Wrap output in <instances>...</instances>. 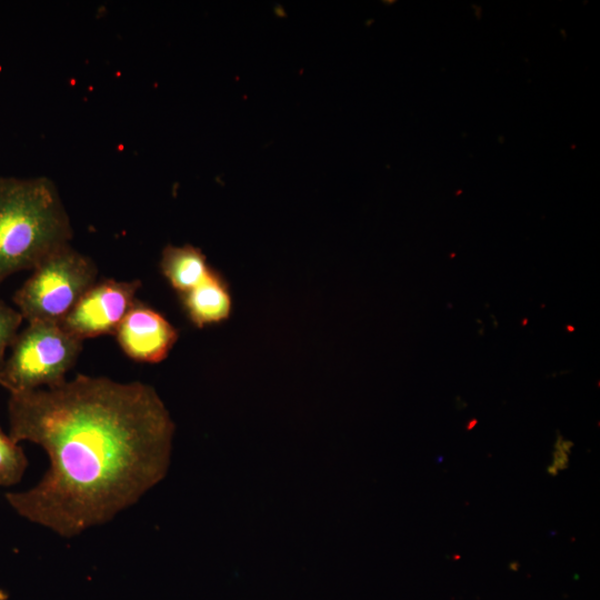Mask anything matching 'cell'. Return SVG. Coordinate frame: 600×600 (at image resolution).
I'll return each mask as SVG.
<instances>
[{
  "instance_id": "cell-1",
  "label": "cell",
  "mask_w": 600,
  "mask_h": 600,
  "mask_svg": "<svg viewBox=\"0 0 600 600\" xmlns=\"http://www.w3.org/2000/svg\"><path fill=\"white\" fill-rule=\"evenodd\" d=\"M9 436L40 446L49 468L4 494L22 518L63 538L104 524L167 474L174 423L140 381L78 374L54 388L10 393Z\"/></svg>"
},
{
  "instance_id": "cell-2",
  "label": "cell",
  "mask_w": 600,
  "mask_h": 600,
  "mask_svg": "<svg viewBox=\"0 0 600 600\" xmlns=\"http://www.w3.org/2000/svg\"><path fill=\"white\" fill-rule=\"evenodd\" d=\"M71 238L69 216L50 179L0 178V284L32 270Z\"/></svg>"
},
{
  "instance_id": "cell-3",
  "label": "cell",
  "mask_w": 600,
  "mask_h": 600,
  "mask_svg": "<svg viewBox=\"0 0 600 600\" xmlns=\"http://www.w3.org/2000/svg\"><path fill=\"white\" fill-rule=\"evenodd\" d=\"M82 343L59 322H28L10 346L0 370V386L17 393L62 384Z\"/></svg>"
},
{
  "instance_id": "cell-4",
  "label": "cell",
  "mask_w": 600,
  "mask_h": 600,
  "mask_svg": "<svg viewBox=\"0 0 600 600\" xmlns=\"http://www.w3.org/2000/svg\"><path fill=\"white\" fill-rule=\"evenodd\" d=\"M13 296L23 320L60 322L97 281L88 256L67 244L39 262Z\"/></svg>"
},
{
  "instance_id": "cell-5",
  "label": "cell",
  "mask_w": 600,
  "mask_h": 600,
  "mask_svg": "<svg viewBox=\"0 0 600 600\" xmlns=\"http://www.w3.org/2000/svg\"><path fill=\"white\" fill-rule=\"evenodd\" d=\"M140 287L138 279L96 281L59 323L81 341L114 334L137 303Z\"/></svg>"
},
{
  "instance_id": "cell-6",
  "label": "cell",
  "mask_w": 600,
  "mask_h": 600,
  "mask_svg": "<svg viewBox=\"0 0 600 600\" xmlns=\"http://www.w3.org/2000/svg\"><path fill=\"white\" fill-rule=\"evenodd\" d=\"M114 336L128 358L137 362L158 363L174 347L179 331L159 311L137 301Z\"/></svg>"
},
{
  "instance_id": "cell-7",
  "label": "cell",
  "mask_w": 600,
  "mask_h": 600,
  "mask_svg": "<svg viewBox=\"0 0 600 600\" xmlns=\"http://www.w3.org/2000/svg\"><path fill=\"white\" fill-rule=\"evenodd\" d=\"M182 310L197 328L218 324L230 318L232 294L224 277L213 268L189 291L179 294Z\"/></svg>"
},
{
  "instance_id": "cell-8",
  "label": "cell",
  "mask_w": 600,
  "mask_h": 600,
  "mask_svg": "<svg viewBox=\"0 0 600 600\" xmlns=\"http://www.w3.org/2000/svg\"><path fill=\"white\" fill-rule=\"evenodd\" d=\"M211 268L201 249L191 244L180 247L168 244L162 250L161 272L178 294L200 283Z\"/></svg>"
},
{
  "instance_id": "cell-9",
  "label": "cell",
  "mask_w": 600,
  "mask_h": 600,
  "mask_svg": "<svg viewBox=\"0 0 600 600\" xmlns=\"http://www.w3.org/2000/svg\"><path fill=\"white\" fill-rule=\"evenodd\" d=\"M27 467L23 449L0 428V486L11 487L20 482Z\"/></svg>"
},
{
  "instance_id": "cell-10",
  "label": "cell",
  "mask_w": 600,
  "mask_h": 600,
  "mask_svg": "<svg viewBox=\"0 0 600 600\" xmlns=\"http://www.w3.org/2000/svg\"><path fill=\"white\" fill-rule=\"evenodd\" d=\"M23 321L21 313L0 300V370L19 328Z\"/></svg>"
},
{
  "instance_id": "cell-11",
  "label": "cell",
  "mask_w": 600,
  "mask_h": 600,
  "mask_svg": "<svg viewBox=\"0 0 600 600\" xmlns=\"http://www.w3.org/2000/svg\"><path fill=\"white\" fill-rule=\"evenodd\" d=\"M553 466L558 470H563L568 468L569 466V458L568 454L561 450H554L553 452Z\"/></svg>"
},
{
  "instance_id": "cell-12",
  "label": "cell",
  "mask_w": 600,
  "mask_h": 600,
  "mask_svg": "<svg viewBox=\"0 0 600 600\" xmlns=\"http://www.w3.org/2000/svg\"><path fill=\"white\" fill-rule=\"evenodd\" d=\"M547 471H548V473L551 474V476H557L558 472H559V470H558L553 464H552V466H549V467L547 468Z\"/></svg>"
},
{
  "instance_id": "cell-13",
  "label": "cell",
  "mask_w": 600,
  "mask_h": 600,
  "mask_svg": "<svg viewBox=\"0 0 600 600\" xmlns=\"http://www.w3.org/2000/svg\"><path fill=\"white\" fill-rule=\"evenodd\" d=\"M478 423V420L477 419H472L470 420L468 423H467V430L470 431L471 429L474 428V426Z\"/></svg>"
},
{
  "instance_id": "cell-14",
  "label": "cell",
  "mask_w": 600,
  "mask_h": 600,
  "mask_svg": "<svg viewBox=\"0 0 600 600\" xmlns=\"http://www.w3.org/2000/svg\"><path fill=\"white\" fill-rule=\"evenodd\" d=\"M510 567H511V569L514 570V569H517L516 567H519V564L517 562H513V563L510 564Z\"/></svg>"
},
{
  "instance_id": "cell-15",
  "label": "cell",
  "mask_w": 600,
  "mask_h": 600,
  "mask_svg": "<svg viewBox=\"0 0 600 600\" xmlns=\"http://www.w3.org/2000/svg\"><path fill=\"white\" fill-rule=\"evenodd\" d=\"M567 329H568V331H569V330H570V331H573V330H574L573 327H569V326H567Z\"/></svg>"
}]
</instances>
